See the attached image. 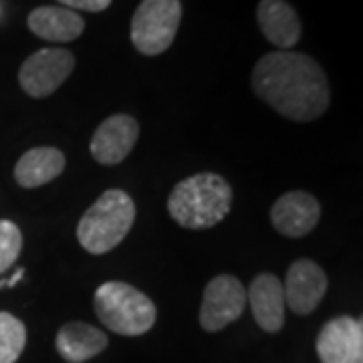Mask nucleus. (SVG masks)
Here are the masks:
<instances>
[{
	"label": "nucleus",
	"mask_w": 363,
	"mask_h": 363,
	"mask_svg": "<svg viewBox=\"0 0 363 363\" xmlns=\"http://www.w3.org/2000/svg\"><path fill=\"white\" fill-rule=\"evenodd\" d=\"M250 85L260 101L298 123L319 119L331 104L323 67L305 52H267L252 69Z\"/></svg>",
	"instance_id": "f257e3e1"
},
{
	"label": "nucleus",
	"mask_w": 363,
	"mask_h": 363,
	"mask_svg": "<svg viewBox=\"0 0 363 363\" xmlns=\"http://www.w3.org/2000/svg\"><path fill=\"white\" fill-rule=\"evenodd\" d=\"M233 206V188L220 174L202 172L178 182L169 192L172 220L188 230H206L226 218Z\"/></svg>",
	"instance_id": "f03ea898"
},
{
	"label": "nucleus",
	"mask_w": 363,
	"mask_h": 363,
	"mask_svg": "<svg viewBox=\"0 0 363 363\" xmlns=\"http://www.w3.org/2000/svg\"><path fill=\"white\" fill-rule=\"evenodd\" d=\"M135 222V204L123 190L99 196L77 224V240L89 255H105L123 242Z\"/></svg>",
	"instance_id": "7ed1b4c3"
},
{
	"label": "nucleus",
	"mask_w": 363,
	"mask_h": 363,
	"mask_svg": "<svg viewBox=\"0 0 363 363\" xmlns=\"http://www.w3.org/2000/svg\"><path fill=\"white\" fill-rule=\"evenodd\" d=\"M93 305L99 321L117 335L138 337L156 325L154 301L130 283L107 281L97 286Z\"/></svg>",
	"instance_id": "20e7f679"
},
{
	"label": "nucleus",
	"mask_w": 363,
	"mask_h": 363,
	"mask_svg": "<svg viewBox=\"0 0 363 363\" xmlns=\"http://www.w3.org/2000/svg\"><path fill=\"white\" fill-rule=\"evenodd\" d=\"M182 23L180 0H142L131 18L130 37L135 51L157 57L172 47Z\"/></svg>",
	"instance_id": "39448f33"
},
{
	"label": "nucleus",
	"mask_w": 363,
	"mask_h": 363,
	"mask_svg": "<svg viewBox=\"0 0 363 363\" xmlns=\"http://www.w3.org/2000/svg\"><path fill=\"white\" fill-rule=\"evenodd\" d=\"M75 69V55L69 49H39L18 69V85L33 99H45L59 89Z\"/></svg>",
	"instance_id": "423d86ee"
},
{
	"label": "nucleus",
	"mask_w": 363,
	"mask_h": 363,
	"mask_svg": "<svg viewBox=\"0 0 363 363\" xmlns=\"http://www.w3.org/2000/svg\"><path fill=\"white\" fill-rule=\"evenodd\" d=\"M247 307V289L234 274H218L204 289L200 325L208 333H218L234 323Z\"/></svg>",
	"instance_id": "0eeeda50"
},
{
	"label": "nucleus",
	"mask_w": 363,
	"mask_h": 363,
	"mask_svg": "<svg viewBox=\"0 0 363 363\" xmlns=\"http://www.w3.org/2000/svg\"><path fill=\"white\" fill-rule=\"evenodd\" d=\"M327 274L311 259L295 260L286 271L283 293H285V305L295 315H311L323 301L327 293Z\"/></svg>",
	"instance_id": "6e6552de"
},
{
	"label": "nucleus",
	"mask_w": 363,
	"mask_h": 363,
	"mask_svg": "<svg viewBox=\"0 0 363 363\" xmlns=\"http://www.w3.org/2000/svg\"><path fill=\"white\" fill-rule=\"evenodd\" d=\"M140 138V123L128 113L109 116L99 123L91 138L89 150L93 160L104 166H117L130 156Z\"/></svg>",
	"instance_id": "1a4fd4ad"
},
{
	"label": "nucleus",
	"mask_w": 363,
	"mask_h": 363,
	"mask_svg": "<svg viewBox=\"0 0 363 363\" xmlns=\"http://www.w3.org/2000/svg\"><path fill=\"white\" fill-rule=\"evenodd\" d=\"M321 363H363V323L341 315L323 325L317 335Z\"/></svg>",
	"instance_id": "9d476101"
},
{
	"label": "nucleus",
	"mask_w": 363,
	"mask_h": 363,
	"mask_svg": "<svg viewBox=\"0 0 363 363\" xmlns=\"http://www.w3.org/2000/svg\"><path fill=\"white\" fill-rule=\"evenodd\" d=\"M321 220V204L309 192L295 190L279 196L271 208L272 228L286 238H301L315 230Z\"/></svg>",
	"instance_id": "9b49d317"
},
{
	"label": "nucleus",
	"mask_w": 363,
	"mask_h": 363,
	"mask_svg": "<svg viewBox=\"0 0 363 363\" xmlns=\"http://www.w3.org/2000/svg\"><path fill=\"white\" fill-rule=\"evenodd\" d=\"M247 303L255 321L267 333H279L285 325V293L279 277L260 272L252 279L247 291Z\"/></svg>",
	"instance_id": "f8f14e48"
},
{
	"label": "nucleus",
	"mask_w": 363,
	"mask_h": 363,
	"mask_svg": "<svg viewBox=\"0 0 363 363\" xmlns=\"http://www.w3.org/2000/svg\"><path fill=\"white\" fill-rule=\"evenodd\" d=\"M257 23L264 39L281 51L293 49L301 40V18L286 0H260L257 6Z\"/></svg>",
	"instance_id": "ddd939ff"
},
{
	"label": "nucleus",
	"mask_w": 363,
	"mask_h": 363,
	"mask_svg": "<svg viewBox=\"0 0 363 363\" xmlns=\"http://www.w3.org/2000/svg\"><path fill=\"white\" fill-rule=\"evenodd\" d=\"M28 30L47 43H71L85 30L83 16L65 6H39L26 16Z\"/></svg>",
	"instance_id": "4468645a"
},
{
	"label": "nucleus",
	"mask_w": 363,
	"mask_h": 363,
	"mask_svg": "<svg viewBox=\"0 0 363 363\" xmlns=\"http://www.w3.org/2000/svg\"><path fill=\"white\" fill-rule=\"evenodd\" d=\"M65 154L59 147L40 145L25 152L14 166V180L21 188L33 190L57 180L65 172Z\"/></svg>",
	"instance_id": "2eb2a0df"
},
{
	"label": "nucleus",
	"mask_w": 363,
	"mask_h": 363,
	"mask_svg": "<svg viewBox=\"0 0 363 363\" xmlns=\"http://www.w3.org/2000/svg\"><path fill=\"white\" fill-rule=\"evenodd\" d=\"M109 345V339L101 329L89 323H65L55 337V347L59 355L69 363H85L104 353Z\"/></svg>",
	"instance_id": "dca6fc26"
},
{
	"label": "nucleus",
	"mask_w": 363,
	"mask_h": 363,
	"mask_svg": "<svg viewBox=\"0 0 363 363\" xmlns=\"http://www.w3.org/2000/svg\"><path fill=\"white\" fill-rule=\"evenodd\" d=\"M26 345V327L13 313L0 311V363H16Z\"/></svg>",
	"instance_id": "f3484780"
},
{
	"label": "nucleus",
	"mask_w": 363,
	"mask_h": 363,
	"mask_svg": "<svg viewBox=\"0 0 363 363\" xmlns=\"http://www.w3.org/2000/svg\"><path fill=\"white\" fill-rule=\"evenodd\" d=\"M23 233L11 220H0V274L9 271L21 257Z\"/></svg>",
	"instance_id": "a211bd4d"
},
{
	"label": "nucleus",
	"mask_w": 363,
	"mask_h": 363,
	"mask_svg": "<svg viewBox=\"0 0 363 363\" xmlns=\"http://www.w3.org/2000/svg\"><path fill=\"white\" fill-rule=\"evenodd\" d=\"M69 11H85V13H101L113 0H59Z\"/></svg>",
	"instance_id": "6ab92c4d"
},
{
	"label": "nucleus",
	"mask_w": 363,
	"mask_h": 363,
	"mask_svg": "<svg viewBox=\"0 0 363 363\" xmlns=\"http://www.w3.org/2000/svg\"><path fill=\"white\" fill-rule=\"evenodd\" d=\"M23 274H25V269H18L11 279H0V289H9V286H14L16 283H21Z\"/></svg>",
	"instance_id": "aec40b11"
}]
</instances>
